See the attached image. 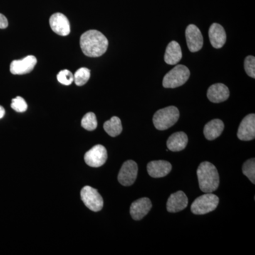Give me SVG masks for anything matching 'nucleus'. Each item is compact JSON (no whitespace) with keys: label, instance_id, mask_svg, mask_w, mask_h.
<instances>
[{"label":"nucleus","instance_id":"1","mask_svg":"<svg viewBox=\"0 0 255 255\" xmlns=\"http://www.w3.org/2000/svg\"><path fill=\"white\" fill-rule=\"evenodd\" d=\"M109 41L103 33L97 30L85 32L80 38V47L84 54L91 58H97L105 54Z\"/></svg>","mask_w":255,"mask_h":255},{"label":"nucleus","instance_id":"2","mask_svg":"<svg viewBox=\"0 0 255 255\" xmlns=\"http://www.w3.org/2000/svg\"><path fill=\"white\" fill-rule=\"evenodd\" d=\"M199 187L204 193H213L219 188V174L214 164L209 162L200 164L197 169Z\"/></svg>","mask_w":255,"mask_h":255},{"label":"nucleus","instance_id":"3","mask_svg":"<svg viewBox=\"0 0 255 255\" xmlns=\"http://www.w3.org/2000/svg\"><path fill=\"white\" fill-rule=\"evenodd\" d=\"M179 118V112L177 107L171 106L157 111L154 115V126L157 130H164L177 123Z\"/></svg>","mask_w":255,"mask_h":255},{"label":"nucleus","instance_id":"4","mask_svg":"<svg viewBox=\"0 0 255 255\" xmlns=\"http://www.w3.org/2000/svg\"><path fill=\"white\" fill-rule=\"evenodd\" d=\"M190 76V71L187 67L179 65L174 67L164 77L162 85L164 88H176L187 82Z\"/></svg>","mask_w":255,"mask_h":255},{"label":"nucleus","instance_id":"5","mask_svg":"<svg viewBox=\"0 0 255 255\" xmlns=\"http://www.w3.org/2000/svg\"><path fill=\"white\" fill-rule=\"evenodd\" d=\"M219 204V199L212 193H206L198 197L191 204L193 214L204 215L214 211Z\"/></svg>","mask_w":255,"mask_h":255},{"label":"nucleus","instance_id":"6","mask_svg":"<svg viewBox=\"0 0 255 255\" xmlns=\"http://www.w3.org/2000/svg\"><path fill=\"white\" fill-rule=\"evenodd\" d=\"M80 195L85 205L94 212H98L103 208V199L97 189L86 186L82 188Z\"/></svg>","mask_w":255,"mask_h":255},{"label":"nucleus","instance_id":"7","mask_svg":"<svg viewBox=\"0 0 255 255\" xmlns=\"http://www.w3.org/2000/svg\"><path fill=\"white\" fill-rule=\"evenodd\" d=\"M137 171L138 167L136 162L132 160L124 162L118 175L119 183L125 187L131 186L136 179Z\"/></svg>","mask_w":255,"mask_h":255},{"label":"nucleus","instance_id":"8","mask_svg":"<svg viewBox=\"0 0 255 255\" xmlns=\"http://www.w3.org/2000/svg\"><path fill=\"white\" fill-rule=\"evenodd\" d=\"M107 151L102 145H97L90 149L85 155V161L87 165L92 167H100L107 161Z\"/></svg>","mask_w":255,"mask_h":255},{"label":"nucleus","instance_id":"9","mask_svg":"<svg viewBox=\"0 0 255 255\" xmlns=\"http://www.w3.org/2000/svg\"><path fill=\"white\" fill-rule=\"evenodd\" d=\"M186 39L188 48L192 53L199 51L202 48L204 39L201 32L197 26L190 24L186 29Z\"/></svg>","mask_w":255,"mask_h":255},{"label":"nucleus","instance_id":"10","mask_svg":"<svg viewBox=\"0 0 255 255\" xmlns=\"http://www.w3.org/2000/svg\"><path fill=\"white\" fill-rule=\"evenodd\" d=\"M238 137L240 140L250 141L255 137V115L254 114L246 116L242 121L238 128Z\"/></svg>","mask_w":255,"mask_h":255},{"label":"nucleus","instance_id":"11","mask_svg":"<svg viewBox=\"0 0 255 255\" xmlns=\"http://www.w3.org/2000/svg\"><path fill=\"white\" fill-rule=\"evenodd\" d=\"M37 59L33 55H28L22 60H14L10 65V71L13 75H24L31 73L36 66Z\"/></svg>","mask_w":255,"mask_h":255},{"label":"nucleus","instance_id":"12","mask_svg":"<svg viewBox=\"0 0 255 255\" xmlns=\"http://www.w3.org/2000/svg\"><path fill=\"white\" fill-rule=\"evenodd\" d=\"M51 29L60 36H68L70 33V25L68 18L61 13H55L50 18Z\"/></svg>","mask_w":255,"mask_h":255},{"label":"nucleus","instance_id":"13","mask_svg":"<svg viewBox=\"0 0 255 255\" xmlns=\"http://www.w3.org/2000/svg\"><path fill=\"white\" fill-rule=\"evenodd\" d=\"M152 208V203L148 198H142L134 201L130 206V214L135 221H140L148 214Z\"/></svg>","mask_w":255,"mask_h":255},{"label":"nucleus","instance_id":"14","mask_svg":"<svg viewBox=\"0 0 255 255\" xmlns=\"http://www.w3.org/2000/svg\"><path fill=\"white\" fill-rule=\"evenodd\" d=\"M187 196L182 191L172 194L169 196L167 202V210L169 213H177L187 208Z\"/></svg>","mask_w":255,"mask_h":255},{"label":"nucleus","instance_id":"15","mask_svg":"<svg viewBox=\"0 0 255 255\" xmlns=\"http://www.w3.org/2000/svg\"><path fill=\"white\" fill-rule=\"evenodd\" d=\"M147 170L150 177H164L172 170V164L164 160L152 161L147 164Z\"/></svg>","mask_w":255,"mask_h":255},{"label":"nucleus","instance_id":"16","mask_svg":"<svg viewBox=\"0 0 255 255\" xmlns=\"http://www.w3.org/2000/svg\"><path fill=\"white\" fill-rule=\"evenodd\" d=\"M230 91L223 84L218 83L211 85L207 92L208 99L213 103H221L229 98Z\"/></svg>","mask_w":255,"mask_h":255},{"label":"nucleus","instance_id":"17","mask_svg":"<svg viewBox=\"0 0 255 255\" xmlns=\"http://www.w3.org/2000/svg\"><path fill=\"white\" fill-rule=\"evenodd\" d=\"M210 42L215 48H221L226 41V33L224 28L219 23L211 25L209 31Z\"/></svg>","mask_w":255,"mask_h":255},{"label":"nucleus","instance_id":"18","mask_svg":"<svg viewBox=\"0 0 255 255\" xmlns=\"http://www.w3.org/2000/svg\"><path fill=\"white\" fill-rule=\"evenodd\" d=\"M182 58V49L179 43L177 41H171L166 48L164 61L169 65H173L179 63Z\"/></svg>","mask_w":255,"mask_h":255},{"label":"nucleus","instance_id":"19","mask_svg":"<svg viewBox=\"0 0 255 255\" xmlns=\"http://www.w3.org/2000/svg\"><path fill=\"white\" fill-rule=\"evenodd\" d=\"M188 143V137L187 134L184 132H174L169 136L167 141V147L169 150L173 152H179L183 150Z\"/></svg>","mask_w":255,"mask_h":255},{"label":"nucleus","instance_id":"20","mask_svg":"<svg viewBox=\"0 0 255 255\" xmlns=\"http://www.w3.org/2000/svg\"><path fill=\"white\" fill-rule=\"evenodd\" d=\"M224 130V124L220 119H214L209 122L204 129L206 138L209 140H214L219 137Z\"/></svg>","mask_w":255,"mask_h":255},{"label":"nucleus","instance_id":"21","mask_svg":"<svg viewBox=\"0 0 255 255\" xmlns=\"http://www.w3.org/2000/svg\"><path fill=\"white\" fill-rule=\"evenodd\" d=\"M104 129L110 136H118L123 130L121 119L117 117H112L110 120L107 121L104 124Z\"/></svg>","mask_w":255,"mask_h":255},{"label":"nucleus","instance_id":"22","mask_svg":"<svg viewBox=\"0 0 255 255\" xmlns=\"http://www.w3.org/2000/svg\"><path fill=\"white\" fill-rule=\"evenodd\" d=\"M90 78V70L86 68L79 69L74 75V82L78 86L85 85Z\"/></svg>","mask_w":255,"mask_h":255},{"label":"nucleus","instance_id":"23","mask_svg":"<svg viewBox=\"0 0 255 255\" xmlns=\"http://www.w3.org/2000/svg\"><path fill=\"white\" fill-rule=\"evenodd\" d=\"M81 124L82 127L87 130L92 131L95 130L97 127V120L95 114L92 112L85 114L82 119Z\"/></svg>","mask_w":255,"mask_h":255},{"label":"nucleus","instance_id":"24","mask_svg":"<svg viewBox=\"0 0 255 255\" xmlns=\"http://www.w3.org/2000/svg\"><path fill=\"white\" fill-rule=\"evenodd\" d=\"M243 172L253 184L255 183V158L246 161L243 166Z\"/></svg>","mask_w":255,"mask_h":255},{"label":"nucleus","instance_id":"25","mask_svg":"<svg viewBox=\"0 0 255 255\" xmlns=\"http://www.w3.org/2000/svg\"><path fill=\"white\" fill-rule=\"evenodd\" d=\"M57 79L62 85H70L74 82V75L68 70H63L58 74Z\"/></svg>","mask_w":255,"mask_h":255},{"label":"nucleus","instance_id":"26","mask_svg":"<svg viewBox=\"0 0 255 255\" xmlns=\"http://www.w3.org/2000/svg\"><path fill=\"white\" fill-rule=\"evenodd\" d=\"M11 108L17 112H24L27 110L28 106L26 101L22 97H17L13 99L11 105Z\"/></svg>","mask_w":255,"mask_h":255},{"label":"nucleus","instance_id":"27","mask_svg":"<svg viewBox=\"0 0 255 255\" xmlns=\"http://www.w3.org/2000/svg\"><path fill=\"white\" fill-rule=\"evenodd\" d=\"M245 70L251 78H255V58L254 56L247 57L245 60Z\"/></svg>","mask_w":255,"mask_h":255},{"label":"nucleus","instance_id":"28","mask_svg":"<svg viewBox=\"0 0 255 255\" xmlns=\"http://www.w3.org/2000/svg\"><path fill=\"white\" fill-rule=\"evenodd\" d=\"M8 21L7 18L4 15L0 14V28L4 29V28H7Z\"/></svg>","mask_w":255,"mask_h":255},{"label":"nucleus","instance_id":"29","mask_svg":"<svg viewBox=\"0 0 255 255\" xmlns=\"http://www.w3.org/2000/svg\"><path fill=\"white\" fill-rule=\"evenodd\" d=\"M5 114V110L4 107L0 106V119H2L4 117Z\"/></svg>","mask_w":255,"mask_h":255}]
</instances>
